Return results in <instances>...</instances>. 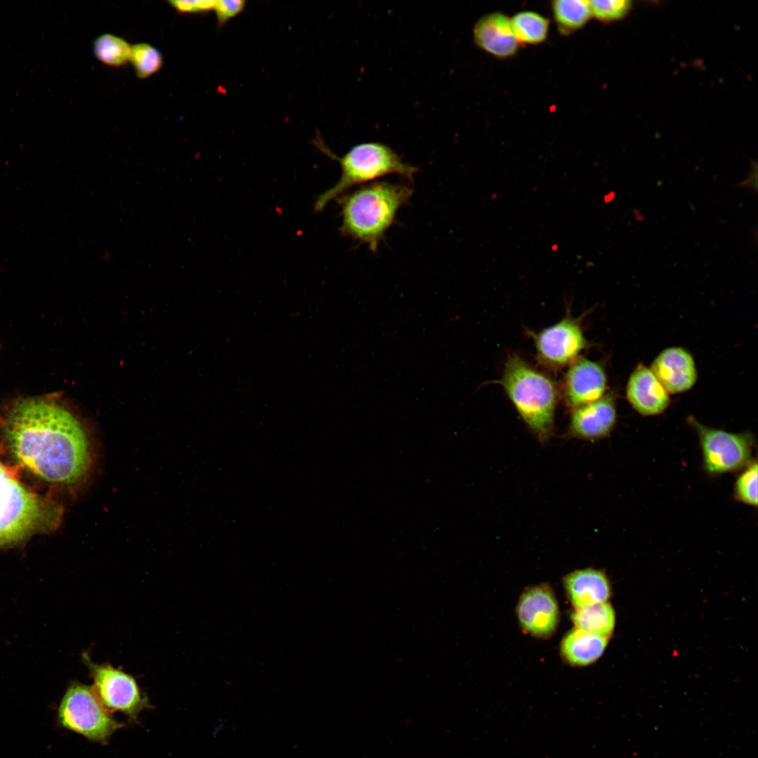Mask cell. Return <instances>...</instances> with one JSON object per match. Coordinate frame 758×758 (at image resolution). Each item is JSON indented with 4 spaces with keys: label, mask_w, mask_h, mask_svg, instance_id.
I'll list each match as a JSON object with an SVG mask.
<instances>
[{
    "label": "cell",
    "mask_w": 758,
    "mask_h": 758,
    "mask_svg": "<svg viewBox=\"0 0 758 758\" xmlns=\"http://www.w3.org/2000/svg\"><path fill=\"white\" fill-rule=\"evenodd\" d=\"M5 427L12 454L34 475L62 486L80 484L88 477L93 462L90 441L63 407L43 399L20 401Z\"/></svg>",
    "instance_id": "1"
},
{
    "label": "cell",
    "mask_w": 758,
    "mask_h": 758,
    "mask_svg": "<svg viewBox=\"0 0 758 758\" xmlns=\"http://www.w3.org/2000/svg\"><path fill=\"white\" fill-rule=\"evenodd\" d=\"M413 192L408 185L376 181L343 195L339 200L340 232L375 252L399 208L408 202Z\"/></svg>",
    "instance_id": "2"
},
{
    "label": "cell",
    "mask_w": 758,
    "mask_h": 758,
    "mask_svg": "<svg viewBox=\"0 0 758 758\" xmlns=\"http://www.w3.org/2000/svg\"><path fill=\"white\" fill-rule=\"evenodd\" d=\"M500 383L528 429L544 442L554 427L558 390L554 381L516 354H510Z\"/></svg>",
    "instance_id": "3"
},
{
    "label": "cell",
    "mask_w": 758,
    "mask_h": 758,
    "mask_svg": "<svg viewBox=\"0 0 758 758\" xmlns=\"http://www.w3.org/2000/svg\"><path fill=\"white\" fill-rule=\"evenodd\" d=\"M315 145L328 157L338 161L341 168L339 180L315 200V212L353 186L366 183L387 175L396 174L412 180L418 168L402 159L390 147L379 142L354 145L342 157L334 154L320 138Z\"/></svg>",
    "instance_id": "4"
},
{
    "label": "cell",
    "mask_w": 758,
    "mask_h": 758,
    "mask_svg": "<svg viewBox=\"0 0 758 758\" xmlns=\"http://www.w3.org/2000/svg\"><path fill=\"white\" fill-rule=\"evenodd\" d=\"M60 517V509L26 489L0 461V547L55 525Z\"/></svg>",
    "instance_id": "5"
},
{
    "label": "cell",
    "mask_w": 758,
    "mask_h": 758,
    "mask_svg": "<svg viewBox=\"0 0 758 758\" xmlns=\"http://www.w3.org/2000/svg\"><path fill=\"white\" fill-rule=\"evenodd\" d=\"M102 704L92 686L73 682L65 691L58 710L65 729L91 742L107 744L112 734L124 726Z\"/></svg>",
    "instance_id": "6"
},
{
    "label": "cell",
    "mask_w": 758,
    "mask_h": 758,
    "mask_svg": "<svg viewBox=\"0 0 758 758\" xmlns=\"http://www.w3.org/2000/svg\"><path fill=\"white\" fill-rule=\"evenodd\" d=\"M83 659L94 692L110 712H119L135 720L143 710L150 707L133 676L109 664L95 663L86 653Z\"/></svg>",
    "instance_id": "7"
},
{
    "label": "cell",
    "mask_w": 758,
    "mask_h": 758,
    "mask_svg": "<svg viewBox=\"0 0 758 758\" xmlns=\"http://www.w3.org/2000/svg\"><path fill=\"white\" fill-rule=\"evenodd\" d=\"M704 466L711 474H722L747 466L751 461L753 439L747 433L735 434L710 428L696 420Z\"/></svg>",
    "instance_id": "8"
},
{
    "label": "cell",
    "mask_w": 758,
    "mask_h": 758,
    "mask_svg": "<svg viewBox=\"0 0 758 758\" xmlns=\"http://www.w3.org/2000/svg\"><path fill=\"white\" fill-rule=\"evenodd\" d=\"M529 333L538 361L552 369L569 366L589 346L580 320L570 314L538 333Z\"/></svg>",
    "instance_id": "9"
},
{
    "label": "cell",
    "mask_w": 758,
    "mask_h": 758,
    "mask_svg": "<svg viewBox=\"0 0 758 758\" xmlns=\"http://www.w3.org/2000/svg\"><path fill=\"white\" fill-rule=\"evenodd\" d=\"M606 375L599 363L579 357L569 365L561 386L566 405L573 409L605 394Z\"/></svg>",
    "instance_id": "10"
},
{
    "label": "cell",
    "mask_w": 758,
    "mask_h": 758,
    "mask_svg": "<svg viewBox=\"0 0 758 758\" xmlns=\"http://www.w3.org/2000/svg\"><path fill=\"white\" fill-rule=\"evenodd\" d=\"M517 616L528 633L539 637L552 634L559 619L558 605L552 591L544 585L525 591L517 605Z\"/></svg>",
    "instance_id": "11"
},
{
    "label": "cell",
    "mask_w": 758,
    "mask_h": 758,
    "mask_svg": "<svg viewBox=\"0 0 758 758\" xmlns=\"http://www.w3.org/2000/svg\"><path fill=\"white\" fill-rule=\"evenodd\" d=\"M571 411L568 432L580 439L595 441L605 437L616 421L615 397L611 392Z\"/></svg>",
    "instance_id": "12"
},
{
    "label": "cell",
    "mask_w": 758,
    "mask_h": 758,
    "mask_svg": "<svg viewBox=\"0 0 758 758\" xmlns=\"http://www.w3.org/2000/svg\"><path fill=\"white\" fill-rule=\"evenodd\" d=\"M650 369L669 394L689 390L697 380L693 357L679 347L663 350L653 360Z\"/></svg>",
    "instance_id": "13"
},
{
    "label": "cell",
    "mask_w": 758,
    "mask_h": 758,
    "mask_svg": "<svg viewBox=\"0 0 758 758\" xmlns=\"http://www.w3.org/2000/svg\"><path fill=\"white\" fill-rule=\"evenodd\" d=\"M473 39L479 48L499 58L514 56L520 44L511 19L498 12L485 15L478 20L473 29Z\"/></svg>",
    "instance_id": "14"
},
{
    "label": "cell",
    "mask_w": 758,
    "mask_h": 758,
    "mask_svg": "<svg viewBox=\"0 0 758 758\" xmlns=\"http://www.w3.org/2000/svg\"><path fill=\"white\" fill-rule=\"evenodd\" d=\"M626 395L631 406L643 415L663 412L670 404V396L649 368L638 365L627 382Z\"/></svg>",
    "instance_id": "15"
},
{
    "label": "cell",
    "mask_w": 758,
    "mask_h": 758,
    "mask_svg": "<svg viewBox=\"0 0 758 758\" xmlns=\"http://www.w3.org/2000/svg\"><path fill=\"white\" fill-rule=\"evenodd\" d=\"M564 586L576 609L604 602L610 597V585L605 574L592 568L571 573L564 579Z\"/></svg>",
    "instance_id": "16"
},
{
    "label": "cell",
    "mask_w": 758,
    "mask_h": 758,
    "mask_svg": "<svg viewBox=\"0 0 758 758\" xmlns=\"http://www.w3.org/2000/svg\"><path fill=\"white\" fill-rule=\"evenodd\" d=\"M608 637L576 628L563 639L561 651L571 664L586 665L594 662L603 653Z\"/></svg>",
    "instance_id": "17"
},
{
    "label": "cell",
    "mask_w": 758,
    "mask_h": 758,
    "mask_svg": "<svg viewBox=\"0 0 758 758\" xmlns=\"http://www.w3.org/2000/svg\"><path fill=\"white\" fill-rule=\"evenodd\" d=\"M572 620L576 628L608 637L614 627L615 613L604 601L576 609Z\"/></svg>",
    "instance_id": "18"
},
{
    "label": "cell",
    "mask_w": 758,
    "mask_h": 758,
    "mask_svg": "<svg viewBox=\"0 0 758 758\" xmlns=\"http://www.w3.org/2000/svg\"><path fill=\"white\" fill-rule=\"evenodd\" d=\"M552 10L559 32L565 35L582 28L592 16L589 1L557 0Z\"/></svg>",
    "instance_id": "19"
},
{
    "label": "cell",
    "mask_w": 758,
    "mask_h": 758,
    "mask_svg": "<svg viewBox=\"0 0 758 758\" xmlns=\"http://www.w3.org/2000/svg\"><path fill=\"white\" fill-rule=\"evenodd\" d=\"M514 34L519 43L538 44L547 36L549 20L534 11H521L511 19Z\"/></svg>",
    "instance_id": "20"
},
{
    "label": "cell",
    "mask_w": 758,
    "mask_h": 758,
    "mask_svg": "<svg viewBox=\"0 0 758 758\" xmlns=\"http://www.w3.org/2000/svg\"><path fill=\"white\" fill-rule=\"evenodd\" d=\"M95 57L111 67H121L128 60L131 46L124 39L112 34L98 36L93 45Z\"/></svg>",
    "instance_id": "21"
},
{
    "label": "cell",
    "mask_w": 758,
    "mask_h": 758,
    "mask_svg": "<svg viewBox=\"0 0 758 758\" xmlns=\"http://www.w3.org/2000/svg\"><path fill=\"white\" fill-rule=\"evenodd\" d=\"M129 61L137 77L142 79L157 72L163 64L160 51L147 43H138L132 46Z\"/></svg>",
    "instance_id": "22"
},
{
    "label": "cell",
    "mask_w": 758,
    "mask_h": 758,
    "mask_svg": "<svg viewBox=\"0 0 758 758\" xmlns=\"http://www.w3.org/2000/svg\"><path fill=\"white\" fill-rule=\"evenodd\" d=\"M738 500L752 506L757 505V463L751 462L740 474L735 485Z\"/></svg>",
    "instance_id": "23"
},
{
    "label": "cell",
    "mask_w": 758,
    "mask_h": 758,
    "mask_svg": "<svg viewBox=\"0 0 758 758\" xmlns=\"http://www.w3.org/2000/svg\"><path fill=\"white\" fill-rule=\"evenodd\" d=\"M592 15L608 22L625 17L632 7L628 0L589 1Z\"/></svg>",
    "instance_id": "24"
},
{
    "label": "cell",
    "mask_w": 758,
    "mask_h": 758,
    "mask_svg": "<svg viewBox=\"0 0 758 758\" xmlns=\"http://www.w3.org/2000/svg\"><path fill=\"white\" fill-rule=\"evenodd\" d=\"M245 4L246 1L243 0L216 1L213 10L215 12L218 25L223 26L231 18L242 12Z\"/></svg>",
    "instance_id": "25"
},
{
    "label": "cell",
    "mask_w": 758,
    "mask_h": 758,
    "mask_svg": "<svg viewBox=\"0 0 758 758\" xmlns=\"http://www.w3.org/2000/svg\"><path fill=\"white\" fill-rule=\"evenodd\" d=\"M168 3L180 13H203L206 11V4L204 0L169 1Z\"/></svg>",
    "instance_id": "26"
}]
</instances>
